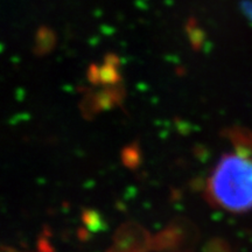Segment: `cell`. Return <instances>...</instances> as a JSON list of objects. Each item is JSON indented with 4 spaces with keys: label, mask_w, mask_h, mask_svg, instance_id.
Here are the masks:
<instances>
[{
    "label": "cell",
    "mask_w": 252,
    "mask_h": 252,
    "mask_svg": "<svg viewBox=\"0 0 252 252\" xmlns=\"http://www.w3.org/2000/svg\"><path fill=\"white\" fill-rule=\"evenodd\" d=\"M138 152L134 149H127L124 152V161L128 166H134V163L138 162Z\"/></svg>",
    "instance_id": "ba28073f"
},
{
    "label": "cell",
    "mask_w": 252,
    "mask_h": 252,
    "mask_svg": "<svg viewBox=\"0 0 252 252\" xmlns=\"http://www.w3.org/2000/svg\"><path fill=\"white\" fill-rule=\"evenodd\" d=\"M196 242L195 226L187 220H178L153 239L152 248L159 252H191Z\"/></svg>",
    "instance_id": "7a4b0ae2"
},
{
    "label": "cell",
    "mask_w": 252,
    "mask_h": 252,
    "mask_svg": "<svg viewBox=\"0 0 252 252\" xmlns=\"http://www.w3.org/2000/svg\"><path fill=\"white\" fill-rule=\"evenodd\" d=\"M88 78L94 84H98L100 82V71L96 64L90 65L89 70H88Z\"/></svg>",
    "instance_id": "9c48e42d"
},
{
    "label": "cell",
    "mask_w": 252,
    "mask_h": 252,
    "mask_svg": "<svg viewBox=\"0 0 252 252\" xmlns=\"http://www.w3.org/2000/svg\"><path fill=\"white\" fill-rule=\"evenodd\" d=\"M219 206L234 213L252 209V158L226 154L217 163L209 184Z\"/></svg>",
    "instance_id": "6da1fadb"
},
{
    "label": "cell",
    "mask_w": 252,
    "mask_h": 252,
    "mask_svg": "<svg viewBox=\"0 0 252 252\" xmlns=\"http://www.w3.org/2000/svg\"><path fill=\"white\" fill-rule=\"evenodd\" d=\"M152 247L149 232L135 223L122 225L108 252H145Z\"/></svg>",
    "instance_id": "3957f363"
},
{
    "label": "cell",
    "mask_w": 252,
    "mask_h": 252,
    "mask_svg": "<svg viewBox=\"0 0 252 252\" xmlns=\"http://www.w3.org/2000/svg\"><path fill=\"white\" fill-rule=\"evenodd\" d=\"M186 33H187L189 42L193 50L200 52L204 45L206 40V33L204 31L198 26L197 20L195 18H189L187 24H186Z\"/></svg>",
    "instance_id": "5b68a950"
},
{
    "label": "cell",
    "mask_w": 252,
    "mask_h": 252,
    "mask_svg": "<svg viewBox=\"0 0 252 252\" xmlns=\"http://www.w3.org/2000/svg\"><path fill=\"white\" fill-rule=\"evenodd\" d=\"M56 34L53 28L40 26L35 33L33 52L36 56H45L53 52L56 46Z\"/></svg>",
    "instance_id": "277c9868"
},
{
    "label": "cell",
    "mask_w": 252,
    "mask_h": 252,
    "mask_svg": "<svg viewBox=\"0 0 252 252\" xmlns=\"http://www.w3.org/2000/svg\"><path fill=\"white\" fill-rule=\"evenodd\" d=\"M117 68V65L104 62L103 67L99 68L100 82L105 86H115L118 82H121V75H119Z\"/></svg>",
    "instance_id": "52a82bcc"
},
{
    "label": "cell",
    "mask_w": 252,
    "mask_h": 252,
    "mask_svg": "<svg viewBox=\"0 0 252 252\" xmlns=\"http://www.w3.org/2000/svg\"><path fill=\"white\" fill-rule=\"evenodd\" d=\"M232 141L238 149V153L243 156H252V133L248 131L238 130L232 132Z\"/></svg>",
    "instance_id": "8992f818"
},
{
    "label": "cell",
    "mask_w": 252,
    "mask_h": 252,
    "mask_svg": "<svg viewBox=\"0 0 252 252\" xmlns=\"http://www.w3.org/2000/svg\"><path fill=\"white\" fill-rule=\"evenodd\" d=\"M241 9L245 18H248V20H250L252 23V0H242Z\"/></svg>",
    "instance_id": "30bf717a"
}]
</instances>
